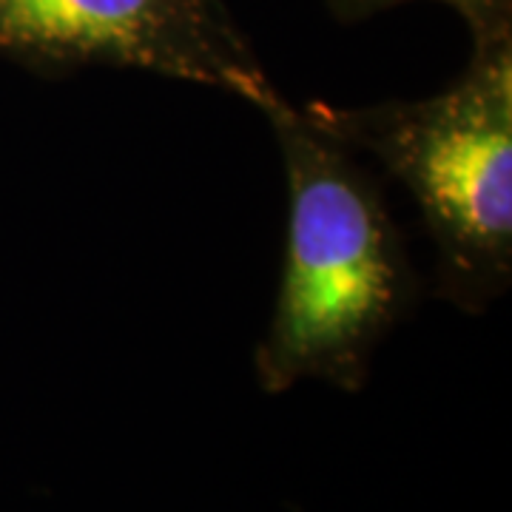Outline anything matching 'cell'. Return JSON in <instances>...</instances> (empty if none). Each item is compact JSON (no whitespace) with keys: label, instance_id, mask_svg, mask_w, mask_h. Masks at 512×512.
I'll return each mask as SVG.
<instances>
[{"label":"cell","instance_id":"obj_1","mask_svg":"<svg viewBox=\"0 0 512 512\" xmlns=\"http://www.w3.org/2000/svg\"><path fill=\"white\" fill-rule=\"evenodd\" d=\"M259 111L288 180V242L256 376L265 393L308 379L359 393L373 353L413 302V265L353 151L279 92Z\"/></svg>","mask_w":512,"mask_h":512},{"label":"cell","instance_id":"obj_2","mask_svg":"<svg viewBox=\"0 0 512 512\" xmlns=\"http://www.w3.org/2000/svg\"><path fill=\"white\" fill-rule=\"evenodd\" d=\"M305 114L336 143L365 151L419 205L439 254V293L484 311L512 279V32L473 40L444 92Z\"/></svg>","mask_w":512,"mask_h":512},{"label":"cell","instance_id":"obj_3","mask_svg":"<svg viewBox=\"0 0 512 512\" xmlns=\"http://www.w3.org/2000/svg\"><path fill=\"white\" fill-rule=\"evenodd\" d=\"M0 57L40 74L140 69L256 109L276 94L222 0H0Z\"/></svg>","mask_w":512,"mask_h":512},{"label":"cell","instance_id":"obj_4","mask_svg":"<svg viewBox=\"0 0 512 512\" xmlns=\"http://www.w3.org/2000/svg\"><path fill=\"white\" fill-rule=\"evenodd\" d=\"M407 0H330L333 12L345 20H359L393 9ZM456 12L467 23L473 40L512 32V0H436Z\"/></svg>","mask_w":512,"mask_h":512}]
</instances>
